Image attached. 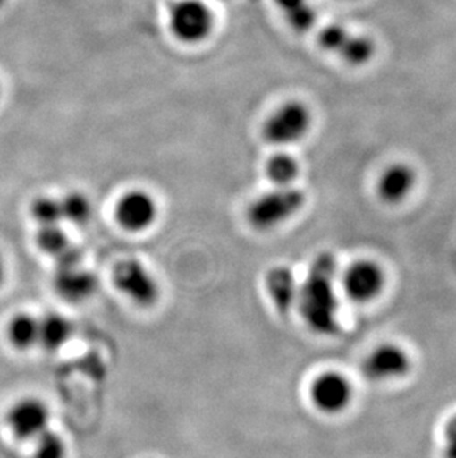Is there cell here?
I'll list each match as a JSON object with an SVG mask.
<instances>
[{
  "mask_svg": "<svg viewBox=\"0 0 456 458\" xmlns=\"http://www.w3.org/2000/svg\"><path fill=\"white\" fill-rule=\"evenodd\" d=\"M336 261L323 252L311 263L306 282L298 290V306L308 328L322 335L338 331V300L335 294Z\"/></svg>",
  "mask_w": 456,
  "mask_h": 458,
  "instance_id": "cell-1",
  "label": "cell"
},
{
  "mask_svg": "<svg viewBox=\"0 0 456 458\" xmlns=\"http://www.w3.org/2000/svg\"><path fill=\"white\" fill-rule=\"evenodd\" d=\"M306 205V195L295 187H274L249 205L246 216L255 229L270 230L297 216Z\"/></svg>",
  "mask_w": 456,
  "mask_h": 458,
  "instance_id": "cell-2",
  "label": "cell"
},
{
  "mask_svg": "<svg viewBox=\"0 0 456 458\" xmlns=\"http://www.w3.org/2000/svg\"><path fill=\"white\" fill-rule=\"evenodd\" d=\"M313 123L308 106L298 100H289L275 108L266 119L263 137L268 144L288 148L306 139Z\"/></svg>",
  "mask_w": 456,
  "mask_h": 458,
  "instance_id": "cell-3",
  "label": "cell"
},
{
  "mask_svg": "<svg viewBox=\"0 0 456 458\" xmlns=\"http://www.w3.org/2000/svg\"><path fill=\"white\" fill-rule=\"evenodd\" d=\"M169 30L185 45H198L212 35L215 18L203 0H178L169 9Z\"/></svg>",
  "mask_w": 456,
  "mask_h": 458,
  "instance_id": "cell-4",
  "label": "cell"
},
{
  "mask_svg": "<svg viewBox=\"0 0 456 458\" xmlns=\"http://www.w3.org/2000/svg\"><path fill=\"white\" fill-rule=\"evenodd\" d=\"M320 48L331 52L350 65H365L374 58V40L367 36L358 35L341 24L323 27L317 35Z\"/></svg>",
  "mask_w": 456,
  "mask_h": 458,
  "instance_id": "cell-5",
  "label": "cell"
},
{
  "mask_svg": "<svg viewBox=\"0 0 456 458\" xmlns=\"http://www.w3.org/2000/svg\"><path fill=\"white\" fill-rule=\"evenodd\" d=\"M117 290L138 306H151L159 299V285L151 273L137 259H123L113 273Z\"/></svg>",
  "mask_w": 456,
  "mask_h": 458,
  "instance_id": "cell-6",
  "label": "cell"
},
{
  "mask_svg": "<svg viewBox=\"0 0 456 458\" xmlns=\"http://www.w3.org/2000/svg\"><path fill=\"white\" fill-rule=\"evenodd\" d=\"M311 401L323 414H341L353 399V386L340 372H323L310 389Z\"/></svg>",
  "mask_w": 456,
  "mask_h": 458,
  "instance_id": "cell-7",
  "label": "cell"
},
{
  "mask_svg": "<svg viewBox=\"0 0 456 458\" xmlns=\"http://www.w3.org/2000/svg\"><path fill=\"white\" fill-rule=\"evenodd\" d=\"M157 204L146 191H131L117 200L114 216L122 229L128 232H144L155 225L157 218Z\"/></svg>",
  "mask_w": 456,
  "mask_h": 458,
  "instance_id": "cell-8",
  "label": "cell"
},
{
  "mask_svg": "<svg viewBox=\"0 0 456 458\" xmlns=\"http://www.w3.org/2000/svg\"><path fill=\"white\" fill-rule=\"evenodd\" d=\"M6 423L17 439L35 441L47 430L49 410L39 399H21L9 408Z\"/></svg>",
  "mask_w": 456,
  "mask_h": 458,
  "instance_id": "cell-9",
  "label": "cell"
},
{
  "mask_svg": "<svg viewBox=\"0 0 456 458\" xmlns=\"http://www.w3.org/2000/svg\"><path fill=\"white\" fill-rule=\"evenodd\" d=\"M345 293L356 303H369L383 293L385 276L383 268L370 259H360L351 264L344 279Z\"/></svg>",
  "mask_w": 456,
  "mask_h": 458,
  "instance_id": "cell-10",
  "label": "cell"
},
{
  "mask_svg": "<svg viewBox=\"0 0 456 458\" xmlns=\"http://www.w3.org/2000/svg\"><path fill=\"white\" fill-rule=\"evenodd\" d=\"M408 352L397 344L376 347L363 363L365 377L370 381H392L405 377L410 371Z\"/></svg>",
  "mask_w": 456,
  "mask_h": 458,
  "instance_id": "cell-11",
  "label": "cell"
},
{
  "mask_svg": "<svg viewBox=\"0 0 456 458\" xmlns=\"http://www.w3.org/2000/svg\"><path fill=\"white\" fill-rule=\"evenodd\" d=\"M417 184V173L408 164H393L384 169L376 182V193L384 204L399 205L408 199Z\"/></svg>",
  "mask_w": 456,
  "mask_h": 458,
  "instance_id": "cell-12",
  "label": "cell"
},
{
  "mask_svg": "<svg viewBox=\"0 0 456 458\" xmlns=\"http://www.w3.org/2000/svg\"><path fill=\"white\" fill-rule=\"evenodd\" d=\"M54 285L63 299L72 303H80L95 294L98 281L94 273L78 267L56 268Z\"/></svg>",
  "mask_w": 456,
  "mask_h": 458,
  "instance_id": "cell-13",
  "label": "cell"
},
{
  "mask_svg": "<svg viewBox=\"0 0 456 458\" xmlns=\"http://www.w3.org/2000/svg\"><path fill=\"white\" fill-rule=\"evenodd\" d=\"M268 294L280 313H288L298 301V285L292 270L279 266L268 272L266 277Z\"/></svg>",
  "mask_w": 456,
  "mask_h": 458,
  "instance_id": "cell-14",
  "label": "cell"
},
{
  "mask_svg": "<svg viewBox=\"0 0 456 458\" xmlns=\"http://www.w3.org/2000/svg\"><path fill=\"white\" fill-rule=\"evenodd\" d=\"M73 334V325L65 316L49 313L39 319V344L46 351H58L69 342Z\"/></svg>",
  "mask_w": 456,
  "mask_h": 458,
  "instance_id": "cell-15",
  "label": "cell"
},
{
  "mask_svg": "<svg viewBox=\"0 0 456 458\" xmlns=\"http://www.w3.org/2000/svg\"><path fill=\"white\" fill-rule=\"evenodd\" d=\"M288 26L297 33H307L316 26L317 13L310 0H274Z\"/></svg>",
  "mask_w": 456,
  "mask_h": 458,
  "instance_id": "cell-16",
  "label": "cell"
},
{
  "mask_svg": "<svg viewBox=\"0 0 456 458\" xmlns=\"http://www.w3.org/2000/svg\"><path fill=\"white\" fill-rule=\"evenodd\" d=\"M6 333L13 347L27 351L39 344V319L29 313H18L9 320Z\"/></svg>",
  "mask_w": 456,
  "mask_h": 458,
  "instance_id": "cell-17",
  "label": "cell"
},
{
  "mask_svg": "<svg viewBox=\"0 0 456 458\" xmlns=\"http://www.w3.org/2000/svg\"><path fill=\"white\" fill-rule=\"evenodd\" d=\"M266 175L274 187H291L300 177V162L289 153H275L266 164Z\"/></svg>",
  "mask_w": 456,
  "mask_h": 458,
  "instance_id": "cell-18",
  "label": "cell"
},
{
  "mask_svg": "<svg viewBox=\"0 0 456 458\" xmlns=\"http://www.w3.org/2000/svg\"><path fill=\"white\" fill-rule=\"evenodd\" d=\"M60 202L63 220L70 221L74 225H85L91 220V200L80 191H70Z\"/></svg>",
  "mask_w": 456,
  "mask_h": 458,
  "instance_id": "cell-19",
  "label": "cell"
},
{
  "mask_svg": "<svg viewBox=\"0 0 456 458\" xmlns=\"http://www.w3.org/2000/svg\"><path fill=\"white\" fill-rule=\"evenodd\" d=\"M36 243L39 250L52 257L60 255L70 245L69 238L65 236L60 225H42L36 234Z\"/></svg>",
  "mask_w": 456,
  "mask_h": 458,
  "instance_id": "cell-20",
  "label": "cell"
},
{
  "mask_svg": "<svg viewBox=\"0 0 456 458\" xmlns=\"http://www.w3.org/2000/svg\"><path fill=\"white\" fill-rule=\"evenodd\" d=\"M30 214L33 220L42 227V225H60L63 221V211H61L60 199L49 198V196H40L33 200L30 207Z\"/></svg>",
  "mask_w": 456,
  "mask_h": 458,
  "instance_id": "cell-21",
  "label": "cell"
},
{
  "mask_svg": "<svg viewBox=\"0 0 456 458\" xmlns=\"http://www.w3.org/2000/svg\"><path fill=\"white\" fill-rule=\"evenodd\" d=\"M36 441L35 454L33 458H64L65 444L64 439L58 433L46 432L42 433Z\"/></svg>",
  "mask_w": 456,
  "mask_h": 458,
  "instance_id": "cell-22",
  "label": "cell"
},
{
  "mask_svg": "<svg viewBox=\"0 0 456 458\" xmlns=\"http://www.w3.org/2000/svg\"><path fill=\"white\" fill-rule=\"evenodd\" d=\"M56 268L78 267L82 263V251L70 243L64 251L56 255Z\"/></svg>",
  "mask_w": 456,
  "mask_h": 458,
  "instance_id": "cell-23",
  "label": "cell"
},
{
  "mask_svg": "<svg viewBox=\"0 0 456 458\" xmlns=\"http://www.w3.org/2000/svg\"><path fill=\"white\" fill-rule=\"evenodd\" d=\"M444 458H456V415L444 428Z\"/></svg>",
  "mask_w": 456,
  "mask_h": 458,
  "instance_id": "cell-24",
  "label": "cell"
},
{
  "mask_svg": "<svg viewBox=\"0 0 456 458\" xmlns=\"http://www.w3.org/2000/svg\"><path fill=\"white\" fill-rule=\"evenodd\" d=\"M4 257H2V254H0V285L4 284Z\"/></svg>",
  "mask_w": 456,
  "mask_h": 458,
  "instance_id": "cell-25",
  "label": "cell"
},
{
  "mask_svg": "<svg viewBox=\"0 0 456 458\" xmlns=\"http://www.w3.org/2000/svg\"><path fill=\"white\" fill-rule=\"evenodd\" d=\"M4 4V0H0V6Z\"/></svg>",
  "mask_w": 456,
  "mask_h": 458,
  "instance_id": "cell-26",
  "label": "cell"
}]
</instances>
